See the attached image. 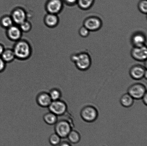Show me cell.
<instances>
[{"instance_id":"obj_3","label":"cell","mask_w":147,"mask_h":146,"mask_svg":"<svg viewBox=\"0 0 147 146\" xmlns=\"http://www.w3.org/2000/svg\"><path fill=\"white\" fill-rule=\"evenodd\" d=\"M80 115L83 121L86 122L92 123L97 119L98 113L94 107L87 105L82 108Z\"/></svg>"},{"instance_id":"obj_28","label":"cell","mask_w":147,"mask_h":146,"mask_svg":"<svg viewBox=\"0 0 147 146\" xmlns=\"http://www.w3.org/2000/svg\"><path fill=\"white\" fill-rule=\"evenodd\" d=\"M66 4L69 5H73L77 3L78 0H64Z\"/></svg>"},{"instance_id":"obj_23","label":"cell","mask_w":147,"mask_h":146,"mask_svg":"<svg viewBox=\"0 0 147 146\" xmlns=\"http://www.w3.org/2000/svg\"><path fill=\"white\" fill-rule=\"evenodd\" d=\"M61 138L55 133L51 134L49 138V141L50 144L53 146L59 145L61 142Z\"/></svg>"},{"instance_id":"obj_14","label":"cell","mask_w":147,"mask_h":146,"mask_svg":"<svg viewBox=\"0 0 147 146\" xmlns=\"http://www.w3.org/2000/svg\"><path fill=\"white\" fill-rule=\"evenodd\" d=\"M44 22L47 27L54 28L58 25L59 19L57 14L47 13L44 17Z\"/></svg>"},{"instance_id":"obj_11","label":"cell","mask_w":147,"mask_h":146,"mask_svg":"<svg viewBox=\"0 0 147 146\" xmlns=\"http://www.w3.org/2000/svg\"><path fill=\"white\" fill-rule=\"evenodd\" d=\"M6 30L7 36L11 41L16 42L21 39L23 32L18 25L14 24Z\"/></svg>"},{"instance_id":"obj_31","label":"cell","mask_w":147,"mask_h":146,"mask_svg":"<svg viewBox=\"0 0 147 146\" xmlns=\"http://www.w3.org/2000/svg\"><path fill=\"white\" fill-rule=\"evenodd\" d=\"M5 49L4 46L2 44H0V56H1V55H2Z\"/></svg>"},{"instance_id":"obj_12","label":"cell","mask_w":147,"mask_h":146,"mask_svg":"<svg viewBox=\"0 0 147 146\" xmlns=\"http://www.w3.org/2000/svg\"><path fill=\"white\" fill-rule=\"evenodd\" d=\"M131 54L133 58L140 61H146L147 58V48L146 45L139 47H134Z\"/></svg>"},{"instance_id":"obj_26","label":"cell","mask_w":147,"mask_h":146,"mask_svg":"<svg viewBox=\"0 0 147 146\" xmlns=\"http://www.w3.org/2000/svg\"><path fill=\"white\" fill-rule=\"evenodd\" d=\"M90 31L84 26L82 27L79 30V34L82 37L86 38L89 35Z\"/></svg>"},{"instance_id":"obj_2","label":"cell","mask_w":147,"mask_h":146,"mask_svg":"<svg viewBox=\"0 0 147 146\" xmlns=\"http://www.w3.org/2000/svg\"><path fill=\"white\" fill-rule=\"evenodd\" d=\"M71 60L74 63L76 68L80 71H86L91 65V59L87 53L73 54L71 57Z\"/></svg>"},{"instance_id":"obj_20","label":"cell","mask_w":147,"mask_h":146,"mask_svg":"<svg viewBox=\"0 0 147 146\" xmlns=\"http://www.w3.org/2000/svg\"><path fill=\"white\" fill-rule=\"evenodd\" d=\"M70 143L73 144H77L80 140V135L79 133L75 130H71L67 137Z\"/></svg>"},{"instance_id":"obj_16","label":"cell","mask_w":147,"mask_h":146,"mask_svg":"<svg viewBox=\"0 0 147 146\" xmlns=\"http://www.w3.org/2000/svg\"><path fill=\"white\" fill-rule=\"evenodd\" d=\"M134 99L128 93L124 94L121 97L120 102L122 106L129 108L133 105Z\"/></svg>"},{"instance_id":"obj_25","label":"cell","mask_w":147,"mask_h":146,"mask_svg":"<svg viewBox=\"0 0 147 146\" xmlns=\"http://www.w3.org/2000/svg\"><path fill=\"white\" fill-rule=\"evenodd\" d=\"M138 8L142 13L146 14L147 12V0H142L138 4Z\"/></svg>"},{"instance_id":"obj_6","label":"cell","mask_w":147,"mask_h":146,"mask_svg":"<svg viewBox=\"0 0 147 146\" xmlns=\"http://www.w3.org/2000/svg\"><path fill=\"white\" fill-rule=\"evenodd\" d=\"M48 108L49 111L57 116L64 115L67 112V107L64 101L61 99L52 101Z\"/></svg>"},{"instance_id":"obj_13","label":"cell","mask_w":147,"mask_h":146,"mask_svg":"<svg viewBox=\"0 0 147 146\" xmlns=\"http://www.w3.org/2000/svg\"><path fill=\"white\" fill-rule=\"evenodd\" d=\"M37 103L42 108H48L52 101L48 93L43 91L37 95L36 98Z\"/></svg>"},{"instance_id":"obj_5","label":"cell","mask_w":147,"mask_h":146,"mask_svg":"<svg viewBox=\"0 0 147 146\" xmlns=\"http://www.w3.org/2000/svg\"><path fill=\"white\" fill-rule=\"evenodd\" d=\"M55 131L61 138H67L71 130L70 123L66 120H60L55 124Z\"/></svg>"},{"instance_id":"obj_9","label":"cell","mask_w":147,"mask_h":146,"mask_svg":"<svg viewBox=\"0 0 147 146\" xmlns=\"http://www.w3.org/2000/svg\"><path fill=\"white\" fill-rule=\"evenodd\" d=\"M11 15L14 24L19 25L27 20V14L25 10L21 7H17L11 11Z\"/></svg>"},{"instance_id":"obj_15","label":"cell","mask_w":147,"mask_h":146,"mask_svg":"<svg viewBox=\"0 0 147 146\" xmlns=\"http://www.w3.org/2000/svg\"><path fill=\"white\" fill-rule=\"evenodd\" d=\"M146 40L144 34L141 32H137L132 35L131 42L134 47H141L146 45Z\"/></svg>"},{"instance_id":"obj_19","label":"cell","mask_w":147,"mask_h":146,"mask_svg":"<svg viewBox=\"0 0 147 146\" xmlns=\"http://www.w3.org/2000/svg\"><path fill=\"white\" fill-rule=\"evenodd\" d=\"M0 24L3 28L7 29L14 25V23L11 15H5L1 17L0 20Z\"/></svg>"},{"instance_id":"obj_4","label":"cell","mask_w":147,"mask_h":146,"mask_svg":"<svg viewBox=\"0 0 147 146\" xmlns=\"http://www.w3.org/2000/svg\"><path fill=\"white\" fill-rule=\"evenodd\" d=\"M127 92L134 99H141L147 93V88L143 84L136 83L129 87Z\"/></svg>"},{"instance_id":"obj_24","label":"cell","mask_w":147,"mask_h":146,"mask_svg":"<svg viewBox=\"0 0 147 146\" xmlns=\"http://www.w3.org/2000/svg\"><path fill=\"white\" fill-rule=\"evenodd\" d=\"M22 32L28 33L31 31L32 25L31 23L27 20L18 25Z\"/></svg>"},{"instance_id":"obj_17","label":"cell","mask_w":147,"mask_h":146,"mask_svg":"<svg viewBox=\"0 0 147 146\" xmlns=\"http://www.w3.org/2000/svg\"><path fill=\"white\" fill-rule=\"evenodd\" d=\"M1 57L6 63L12 62L16 59L14 51L11 49H5Z\"/></svg>"},{"instance_id":"obj_18","label":"cell","mask_w":147,"mask_h":146,"mask_svg":"<svg viewBox=\"0 0 147 146\" xmlns=\"http://www.w3.org/2000/svg\"><path fill=\"white\" fill-rule=\"evenodd\" d=\"M57 115L51 112L47 113L43 116V120L46 123L49 125H54L58 121Z\"/></svg>"},{"instance_id":"obj_30","label":"cell","mask_w":147,"mask_h":146,"mask_svg":"<svg viewBox=\"0 0 147 146\" xmlns=\"http://www.w3.org/2000/svg\"><path fill=\"white\" fill-rule=\"evenodd\" d=\"M143 103L146 106L147 105V93L144 95L142 99Z\"/></svg>"},{"instance_id":"obj_1","label":"cell","mask_w":147,"mask_h":146,"mask_svg":"<svg viewBox=\"0 0 147 146\" xmlns=\"http://www.w3.org/2000/svg\"><path fill=\"white\" fill-rule=\"evenodd\" d=\"M16 58L21 61L28 59L32 54V49L28 41L21 39L16 42L12 49Z\"/></svg>"},{"instance_id":"obj_22","label":"cell","mask_w":147,"mask_h":146,"mask_svg":"<svg viewBox=\"0 0 147 146\" xmlns=\"http://www.w3.org/2000/svg\"><path fill=\"white\" fill-rule=\"evenodd\" d=\"M48 93L52 101L60 100L62 96L61 91L57 88L52 89Z\"/></svg>"},{"instance_id":"obj_10","label":"cell","mask_w":147,"mask_h":146,"mask_svg":"<svg viewBox=\"0 0 147 146\" xmlns=\"http://www.w3.org/2000/svg\"><path fill=\"white\" fill-rule=\"evenodd\" d=\"M83 26L90 31H96L100 29L101 27L102 21L98 17H90L85 20Z\"/></svg>"},{"instance_id":"obj_8","label":"cell","mask_w":147,"mask_h":146,"mask_svg":"<svg viewBox=\"0 0 147 146\" xmlns=\"http://www.w3.org/2000/svg\"><path fill=\"white\" fill-rule=\"evenodd\" d=\"M129 74L133 79L140 80L144 78L147 79L146 68L142 65H137L133 66L129 70Z\"/></svg>"},{"instance_id":"obj_21","label":"cell","mask_w":147,"mask_h":146,"mask_svg":"<svg viewBox=\"0 0 147 146\" xmlns=\"http://www.w3.org/2000/svg\"><path fill=\"white\" fill-rule=\"evenodd\" d=\"M94 1V0H78L77 3L80 9L86 10L92 6Z\"/></svg>"},{"instance_id":"obj_7","label":"cell","mask_w":147,"mask_h":146,"mask_svg":"<svg viewBox=\"0 0 147 146\" xmlns=\"http://www.w3.org/2000/svg\"><path fill=\"white\" fill-rule=\"evenodd\" d=\"M63 3L62 0H49L45 5L47 13L58 14L62 11Z\"/></svg>"},{"instance_id":"obj_27","label":"cell","mask_w":147,"mask_h":146,"mask_svg":"<svg viewBox=\"0 0 147 146\" xmlns=\"http://www.w3.org/2000/svg\"><path fill=\"white\" fill-rule=\"evenodd\" d=\"M6 63L0 56V73L3 72L5 70Z\"/></svg>"},{"instance_id":"obj_29","label":"cell","mask_w":147,"mask_h":146,"mask_svg":"<svg viewBox=\"0 0 147 146\" xmlns=\"http://www.w3.org/2000/svg\"><path fill=\"white\" fill-rule=\"evenodd\" d=\"M59 146H72L67 141H62L60 143Z\"/></svg>"}]
</instances>
